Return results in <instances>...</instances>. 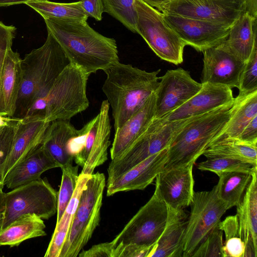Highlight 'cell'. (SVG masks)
Segmentation results:
<instances>
[{
	"label": "cell",
	"instance_id": "35",
	"mask_svg": "<svg viewBox=\"0 0 257 257\" xmlns=\"http://www.w3.org/2000/svg\"><path fill=\"white\" fill-rule=\"evenodd\" d=\"M201 171L212 172L217 175L225 172H243L252 174L257 172V166L239 160L227 157H212L197 164Z\"/></svg>",
	"mask_w": 257,
	"mask_h": 257
},
{
	"label": "cell",
	"instance_id": "1",
	"mask_svg": "<svg viewBox=\"0 0 257 257\" xmlns=\"http://www.w3.org/2000/svg\"><path fill=\"white\" fill-rule=\"evenodd\" d=\"M44 21L47 31L59 43L70 63L80 67L89 76L119 62L115 40L100 34L87 22Z\"/></svg>",
	"mask_w": 257,
	"mask_h": 257
},
{
	"label": "cell",
	"instance_id": "28",
	"mask_svg": "<svg viewBox=\"0 0 257 257\" xmlns=\"http://www.w3.org/2000/svg\"><path fill=\"white\" fill-rule=\"evenodd\" d=\"M202 155L207 158L235 159L257 166V144L243 141L237 138L221 135L211 142Z\"/></svg>",
	"mask_w": 257,
	"mask_h": 257
},
{
	"label": "cell",
	"instance_id": "21",
	"mask_svg": "<svg viewBox=\"0 0 257 257\" xmlns=\"http://www.w3.org/2000/svg\"><path fill=\"white\" fill-rule=\"evenodd\" d=\"M245 245L243 257L257 256V172L252 174L236 214Z\"/></svg>",
	"mask_w": 257,
	"mask_h": 257
},
{
	"label": "cell",
	"instance_id": "20",
	"mask_svg": "<svg viewBox=\"0 0 257 257\" xmlns=\"http://www.w3.org/2000/svg\"><path fill=\"white\" fill-rule=\"evenodd\" d=\"M155 105L154 92L143 106L115 131L110 150L111 160L124 153L148 128L155 118Z\"/></svg>",
	"mask_w": 257,
	"mask_h": 257
},
{
	"label": "cell",
	"instance_id": "23",
	"mask_svg": "<svg viewBox=\"0 0 257 257\" xmlns=\"http://www.w3.org/2000/svg\"><path fill=\"white\" fill-rule=\"evenodd\" d=\"M57 167H60V165L40 145L9 171L4 179V184L13 189L38 180L44 172Z\"/></svg>",
	"mask_w": 257,
	"mask_h": 257
},
{
	"label": "cell",
	"instance_id": "32",
	"mask_svg": "<svg viewBox=\"0 0 257 257\" xmlns=\"http://www.w3.org/2000/svg\"><path fill=\"white\" fill-rule=\"evenodd\" d=\"M236 97L234 110L219 136L237 138L246 125L257 115V90L246 95L238 94Z\"/></svg>",
	"mask_w": 257,
	"mask_h": 257
},
{
	"label": "cell",
	"instance_id": "37",
	"mask_svg": "<svg viewBox=\"0 0 257 257\" xmlns=\"http://www.w3.org/2000/svg\"><path fill=\"white\" fill-rule=\"evenodd\" d=\"M62 175L59 191L58 193L57 221L61 218L75 190L79 175V166L67 164L61 167Z\"/></svg>",
	"mask_w": 257,
	"mask_h": 257
},
{
	"label": "cell",
	"instance_id": "41",
	"mask_svg": "<svg viewBox=\"0 0 257 257\" xmlns=\"http://www.w3.org/2000/svg\"><path fill=\"white\" fill-rule=\"evenodd\" d=\"M16 32L15 27L7 26L0 22V81L6 57L8 50L12 48Z\"/></svg>",
	"mask_w": 257,
	"mask_h": 257
},
{
	"label": "cell",
	"instance_id": "31",
	"mask_svg": "<svg viewBox=\"0 0 257 257\" xmlns=\"http://www.w3.org/2000/svg\"><path fill=\"white\" fill-rule=\"evenodd\" d=\"M217 176V197L227 205L228 209L237 206L251 181L252 174L243 172H229Z\"/></svg>",
	"mask_w": 257,
	"mask_h": 257
},
{
	"label": "cell",
	"instance_id": "24",
	"mask_svg": "<svg viewBox=\"0 0 257 257\" xmlns=\"http://www.w3.org/2000/svg\"><path fill=\"white\" fill-rule=\"evenodd\" d=\"M21 62L19 54L9 49L0 81V115H14L22 83Z\"/></svg>",
	"mask_w": 257,
	"mask_h": 257
},
{
	"label": "cell",
	"instance_id": "38",
	"mask_svg": "<svg viewBox=\"0 0 257 257\" xmlns=\"http://www.w3.org/2000/svg\"><path fill=\"white\" fill-rule=\"evenodd\" d=\"M223 231L218 226L198 246L191 257H223Z\"/></svg>",
	"mask_w": 257,
	"mask_h": 257
},
{
	"label": "cell",
	"instance_id": "13",
	"mask_svg": "<svg viewBox=\"0 0 257 257\" xmlns=\"http://www.w3.org/2000/svg\"><path fill=\"white\" fill-rule=\"evenodd\" d=\"M168 24L186 45L203 52L225 41L231 25L227 23L163 14Z\"/></svg>",
	"mask_w": 257,
	"mask_h": 257
},
{
	"label": "cell",
	"instance_id": "10",
	"mask_svg": "<svg viewBox=\"0 0 257 257\" xmlns=\"http://www.w3.org/2000/svg\"><path fill=\"white\" fill-rule=\"evenodd\" d=\"M190 206L191 212L183 240L182 257H191L228 209L217 197L216 185L210 191L194 192Z\"/></svg>",
	"mask_w": 257,
	"mask_h": 257
},
{
	"label": "cell",
	"instance_id": "22",
	"mask_svg": "<svg viewBox=\"0 0 257 257\" xmlns=\"http://www.w3.org/2000/svg\"><path fill=\"white\" fill-rule=\"evenodd\" d=\"M168 208L165 227L148 257H182L183 240L189 215L184 209Z\"/></svg>",
	"mask_w": 257,
	"mask_h": 257
},
{
	"label": "cell",
	"instance_id": "16",
	"mask_svg": "<svg viewBox=\"0 0 257 257\" xmlns=\"http://www.w3.org/2000/svg\"><path fill=\"white\" fill-rule=\"evenodd\" d=\"M50 122L41 114L29 115L19 119L10 152L2 166L4 180L16 165L41 145Z\"/></svg>",
	"mask_w": 257,
	"mask_h": 257
},
{
	"label": "cell",
	"instance_id": "11",
	"mask_svg": "<svg viewBox=\"0 0 257 257\" xmlns=\"http://www.w3.org/2000/svg\"><path fill=\"white\" fill-rule=\"evenodd\" d=\"M168 208L155 187L150 200L143 206L111 241L118 244L154 245L162 233L167 222Z\"/></svg>",
	"mask_w": 257,
	"mask_h": 257
},
{
	"label": "cell",
	"instance_id": "14",
	"mask_svg": "<svg viewBox=\"0 0 257 257\" xmlns=\"http://www.w3.org/2000/svg\"><path fill=\"white\" fill-rule=\"evenodd\" d=\"M155 91V119H159L179 107L198 92L202 87L182 68L168 70L160 77Z\"/></svg>",
	"mask_w": 257,
	"mask_h": 257
},
{
	"label": "cell",
	"instance_id": "4",
	"mask_svg": "<svg viewBox=\"0 0 257 257\" xmlns=\"http://www.w3.org/2000/svg\"><path fill=\"white\" fill-rule=\"evenodd\" d=\"M236 97L207 113L193 116L173 137L164 169L194 165L208 145L219 137L232 114Z\"/></svg>",
	"mask_w": 257,
	"mask_h": 257
},
{
	"label": "cell",
	"instance_id": "17",
	"mask_svg": "<svg viewBox=\"0 0 257 257\" xmlns=\"http://www.w3.org/2000/svg\"><path fill=\"white\" fill-rule=\"evenodd\" d=\"M193 166L163 169L157 176L155 187L168 207L184 209L190 206L195 192Z\"/></svg>",
	"mask_w": 257,
	"mask_h": 257
},
{
	"label": "cell",
	"instance_id": "3",
	"mask_svg": "<svg viewBox=\"0 0 257 257\" xmlns=\"http://www.w3.org/2000/svg\"><path fill=\"white\" fill-rule=\"evenodd\" d=\"M160 69L147 72L119 62L103 71L106 78L102 90L112 109L114 128H120L155 91Z\"/></svg>",
	"mask_w": 257,
	"mask_h": 257
},
{
	"label": "cell",
	"instance_id": "47",
	"mask_svg": "<svg viewBox=\"0 0 257 257\" xmlns=\"http://www.w3.org/2000/svg\"><path fill=\"white\" fill-rule=\"evenodd\" d=\"M5 193L2 190H0V232L2 230L5 218Z\"/></svg>",
	"mask_w": 257,
	"mask_h": 257
},
{
	"label": "cell",
	"instance_id": "44",
	"mask_svg": "<svg viewBox=\"0 0 257 257\" xmlns=\"http://www.w3.org/2000/svg\"><path fill=\"white\" fill-rule=\"evenodd\" d=\"M115 246L111 242H106L93 245L87 250H83L79 257H114Z\"/></svg>",
	"mask_w": 257,
	"mask_h": 257
},
{
	"label": "cell",
	"instance_id": "51",
	"mask_svg": "<svg viewBox=\"0 0 257 257\" xmlns=\"http://www.w3.org/2000/svg\"><path fill=\"white\" fill-rule=\"evenodd\" d=\"M250 1H253V0H250Z\"/></svg>",
	"mask_w": 257,
	"mask_h": 257
},
{
	"label": "cell",
	"instance_id": "8",
	"mask_svg": "<svg viewBox=\"0 0 257 257\" xmlns=\"http://www.w3.org/2000/svg\"><path fill=\"white\" fill-rule=\"evenodd\" d=\"M137 30L161 59L178 65L183 61L186 46L166 21L163 13L142 0H135Z\"/></svg>",
	"mask_w": 257,
	"mask_h": 257
},
{
	"label": "cell",
	"instance_id": "6",
	"mask_svg": "<svg viewBox=\"0 0 257 257\" xmlns=\"http://www.w3.org/2000/svg\"><path fill=\"white\" fill-rule=\"evenodd\" d=\"M103 173L92 174L86 183L73 216L59 257H76L99 225L103 190Z\"/></svg>",
	"mask_w": 257,
	"mask_h": 257
},
{
	"label": "cell",
	"instance_id": "7",
	"mask_svg": "<svg viewBox=\"0 0 257 257\" xmlns=\"http://www.w3.org/2000/svg\"><path fill=\"white\" fill-rule=\"evenodd\" d=\"M192 117L173 121L154 118L131 147L111 160L107 169V182L123 174L148 157L167 149L174 136Z\"/></svg>",
	"mask_w": 257,
	"mask_h": 257
},
{
	"label": "cell",
	"instance_id": "29",
	"mask_svg": "<svg viewBox=\"0 0 257 257\" xmlns=\"http://www.w3.org/2000/svg\"><path fill=\"white\" fill-rule=\"evenodd\" d=\"M43 219L35 214L23 215L0 232V246H19L26 240L45 236Z\"/></svg>",
	"mask_w": 257,
	"mask_h": 257
},
{
	"label": "cell",
	"instance_id": "19",
	"mask_svg": "<svg viewBox=\"0 0 257 257\" xmlns=\"http://www.w3.org/2000/svg\"><path fill=\"white\" fill-rule=\"evenodd\" d=\"M167 149L148 157L123 174L107 182V196L122 191L145 189L164 169Z\"/></svg>",
	"mask_w": 257,
	"mask_h": 257
},
{
	"label": "cell",
	"instance_id": "30",
	"mask_svg": "<svg viewBox=\"0 0 257 257\" xmlns=\"http://www.w3.org/2000/svg\"><path fill=\"white\" fill-rule=\"evenodd\" d=\"M92 175V174H91ZM91 175L80 174L73 194L56 227L44 254L45 257H59L73 216L78 205L81 195L86 187Z\"/></svg>",
	"mask_w": 257,
	"mask_h": 257
},
{
	"label": "cell",
	"instance_id": "26",
	"mask_svg": "<svg viewBox=\"0 0 257 257\" xmlns=\"http://www.w3.org/2000/svg\"><path fill=\"white\" fill-rule=\"evenodd\" d=\"M70 120L58 119L50 122L41 145L60 165L72 164L74 157L67 151L69 140L78 132Z\"/></svg>",
	"mask_w": 257,
	"mask_h": 257
},
{
	"label": "cell",
	"instance_id": "48",
	"mask_svg": "<svg viewBox=\"0 0 257 257\" xmlns=\"http://www.w3.org/2000/svg\"><path fill=\"white\" fill-rule=\"evenodd\" d=\"M34 1L37 0H0V7H8L23 4H25L28 2Z\"/></svg>",
	"mask_w": 257,
	"mask_h": 257
},
{
	"label": "cell",
	"instance_id": "27",
	"mask_svg": "<svg viewBox=\"0 0 257 257\" xmlns=\"http://www.w3.org/2000/svg\"><path fill=\"white\" fill-rule=\"evenodd\" d=\"M109 107L107 100L102 101L97 114L98 122L95 136L81 174H92L96 167L102 165L107 160V149L110 145L111 132Z\"/></svg>",
	"mask_w": 257,
	"mask_h": 257
},
{
	"label": "cell",
	"instance_id": "25",
	"mask_svg": "<svg viewBox=\"0 0 257 257\" xmlns=\"http://www.w3.org/2000/svg\"><path fill=\"white\" fill-rule=\"evenodd\" d=\"M226 43L238 58L245 62L256 47V18L248 11L232 25Z\"/></svg>",
	"mask_w": 257,
	"mask_h": 257
},
{
	"label": "cell",
	"instance_id": "39",
	"mask_svg": "<svg viewBox=\"0 0 257 257\" xmlns=\"http://www.w3.org/2000/svg\"><path fill=\"white\" fill-rule=\"evenodd\" d=\"M238 89L240 95H246L257 90V48L245 62Z\"/></svg>",
	"mask_w": 257,
	"mask_h": 257
},
{
	"label": "cell",
	"instance_id": "36",
	"mask_svg": "<svg viewBox=\"0 0 257 257\" xmlns=\"http://www.w3.org/2000/svg\"><path fill=\"white\" fill-rule=\"evenodd\" d=\"M104 11L133 33H137L135 0H102Z\"/></svg>",
	"mask_w": 257,
	"mask_h": 257
},
{
	"label": "cell",
	"instance_id": "49",
	"mask_svg": "<svg viewBox=\"0 0 257 257\" xmlns=\"http://www.w3.org/2000/svg\"><path fill=\"white\" fill-rule=\"evenodd\" d=\"M144 2L154 8L167 2L169 0H142Z\"/></svg>",
	"mask_w": 257,
	"mask_h": 257
},
{
	"label": "cell",
	"instance_id": "9",
	"mask_svg": "<svg viewBox=\"0 0 257 257\" xmlns=\"http://www.w3.org/2000/svg\"><path fill=\"white\" fill-rule=\"evenodd\" d=\"M58 193L46 178H40L5 193L2 230L19 217L35 214L48 219L57 211Z\"/></svg>",
	"mask_w": 257,
	"mask_h": 257
},
{
	"label": "cell",
	"instance_id": "12",
	"mask_svg": "<svg viewBox=\"0 0 257 257\" xmlns=\"http://www.w3.org/2000/svg\"><path fill=\"white\" fill-rule=\"evenodd\" d=\"M247 2L248 0H169L156 8L163 14L232 25L247 10Z\"/></svg>",
	"mask_w": 257,
	"mask_h": 257
},
{
	"label": "cell",
	"instance_id": "2",
	"mask_svg": "<svg viewBox=\"0 0 257 257\" xmlns=\"http://www.w3.org/2000/svg\"><path fill=\"white\" fill-rule=\"evenodd\" d=\"M69 63L59 43L48 32L44 44L22 59V83L13 117L23 118L36 103L43 100Z\"/></svg>",
	"mask_w": 257,
	"mask_h": 257
},
{
	"label": "cell",
	"instance_id": "46",
	"mask_svg": "<svg viewBox=\"0 0 257 257\" xmlns=\"http://www.w3.org/2000/svg\"><path fill=\"white\" fill-rule=\"evenodd\" d=\"M237 138L243 141L257 144V115L246 125Z\"/></svg>",
	"mask_w": 257,
	"mask_h": 257
},
{
	"label": "cell",
	"instance_id": "18",
	"mask_svg": "<svg viewBox=\"0 0 257 257\" xmlns=\"http://www.w3.org/2000/svg\"><path fill=\"white\" fill-rule=\"evenodd\" d=\"M200 91L184 104L161 118L165 121L187 119L209 112L234 100L232 89L222 85L202 83Z\"/></svg>",
	"mask_w": 257,
	"mask_h": 257
},
{
	"label": "cell",
	"instance_id": "50",
	"mask_svg": "<svg viewBox=\"0 0 257 257\" xmlns=\"http://www.w3.org/2000/svg\"><path fill=\"white\" fill-rule=\"evenodd\" d=\"M13 119V117L5 116L0 115V132L5 126Z\"/></svg>",
	"mask_w": 257,
	"mask_h": 257
},
{
	"label": "cell",
	"instance_id": "45",
	"mask_svg": "<svg viewBox=\"0 0 257 257\" xmlns=\"http://www.w3.org/2000/svg\"><path fill=\"white\" fill-rule=\"evenodd\" d=\"M81 6L88 16L97 21L102 19V14L104 12L102 0H80Z\"/></svg>",
	"mask_w": 257,
	"mask_h": 257
},
{
	"label": "cell",
	"instance_id": "5",
	"mask_svg": "<svg viewBox=\"0 0 257 257\" xmlns=\"http://www.w3.org/2000/svg\"><path fill=\"white\" fill-rule=\"evenodd\" d=\"M89 77L80 67L70 63L57 77L47 96L36 103L25 116L41 114L51 122L70 120L84 111L89 105L86 94Z\"/></svg>",
	"mask_w": 257,
	"mask_h": 257
},
{
	"label": "cell",
	"instance_id": "15",
	"mask_svg": "<svg viewBox=\"0 0 257 257\" xmlns=\"http://www.w3.org/2000/svg\"><path fill=\"white\" fill-rule=\"evenodd\" d=\"M201 83L238 88L245 62L233 54L226 40L203 52Z\"/></svg>",
	"mask_w": 257,
	"mask_h": 257
},
{
	"label": "cell",
	"instance_id": "43",
	"mask_svg": "<svg viewBox=\"0 0 257 257\" xmlns=\"http://www.w3.org/2000/svg\"><path fill=\"white\" fill-rule=\"evenodd\" d=\"M98 122V115L92 118V123L87 135L84 147L74 157V160L79 166L83 167L87 159L95 136Z\"/></svg>",
	"mask_w": 257,
	"mask_h": 257
},
{
	"label": "cell",
	"instance_id": "33",
	"mask_svg": "<svg viewBox=\"0 0 257 257\" xmlns=\"http://www.w3.org/2000/svg\"><path fill=\"white\" fill-rule=\"evenodd\" d=\"M39 14L43 19H57L87 22L88 16L83 9L80 1L59 3L48 0L30 1L25 4Z\"/></svg>",
	"mask_w": 257,
	"mask_h": 257
},
{
	"label": "cell",
	"instance_id": "42",
	"mask_svg": "<svg viewBox=\"0 0 257 257\" xmlns=\"http://www.w3.org/2000/svg\"><path fill=\"white\" fill-rule=\"evenodd\" d=\"M154 245L145 246L134 243L118 244L115 247L114 257H148Z\"/></svg>",
	"mask_w": 257,
	"mask_h": 257
},
{
	"label": "cell",
	"instance_id": "40",
	"mask_svg": "<svg viewBox=\"0 0 257 257\" xmlns=\"http://www.w3.org/2000/svg\"><path fill=\"white\" fill-rule=\"evenodd\" d=\"M19 118L13 117L0 132V190L4 188L2 166L6 160L12 148L16 124Z\"/></svg>",
	"mask_w": 257,
	"mask_h": 257
},
{
	"label": "cell",
	"instance_id": "34",
	"mask_svg": "<svg viewBox=\"0 0 257 257\" xmlns=\"http://www.w3.org/2000/svg\"><path fill=\"white\" fill-rule=\"evenodd\" d=\"M218 227L225 233L223 257H243L245 245L240 236L236 215L227 216L219 222Z\"/></svg>",
	"mask_w": 257,
	"mask_h": 257
}]
</instances>
